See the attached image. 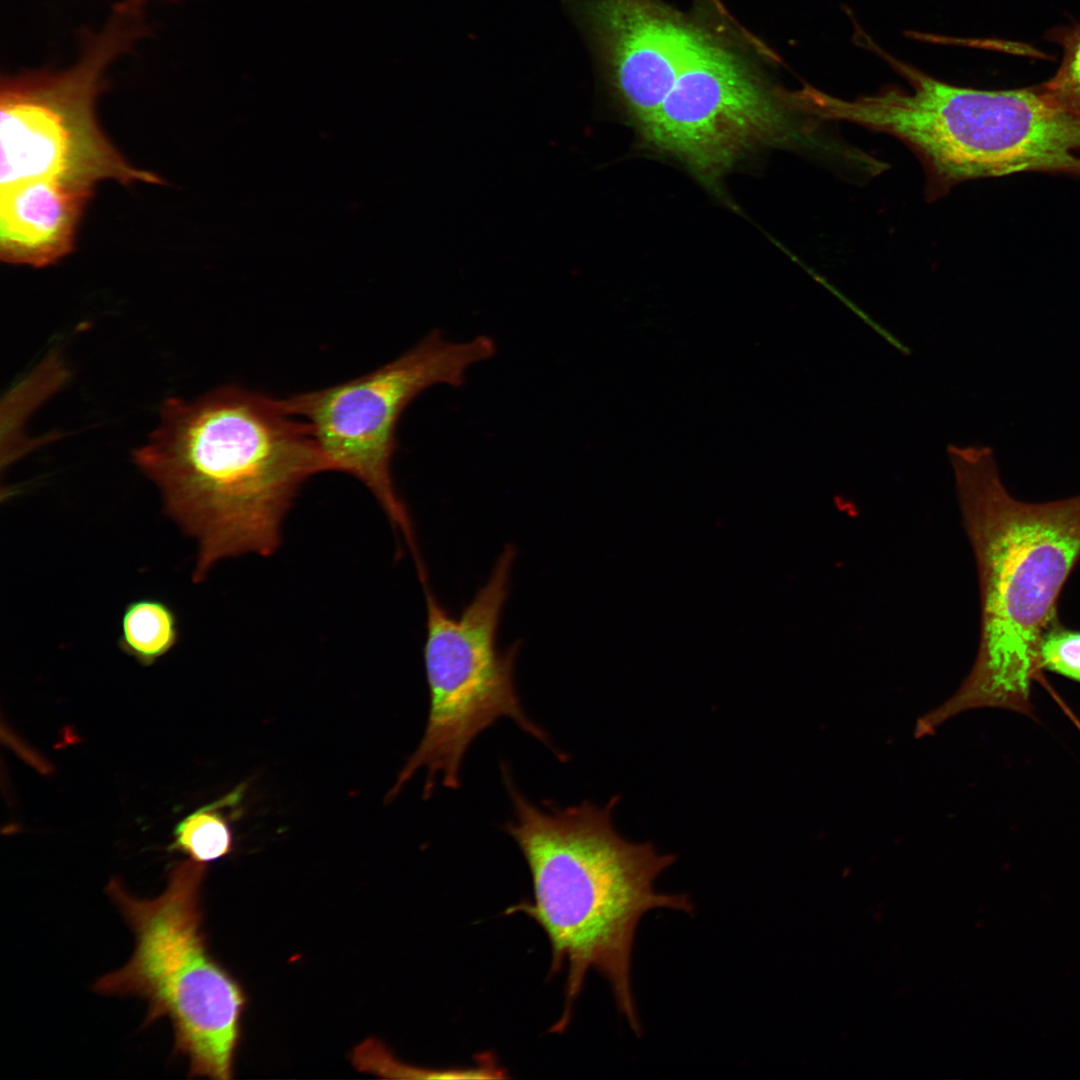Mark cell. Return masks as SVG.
Wrapping results in <instances>:
<instances>
[{
    "label": "cell",
    "mask_w": 1080,
    "mask_h": 1080,
    "mask_svg": "<svg viewBox=\"0 0 1080 1080\" xmlns=\"http://www.w3.org/2000/svg\"><path fill=\"white\" fill-rule=\"evenodd\" d=\"M615 87L641 131L706 38L648 0H598Z\"/></svg>",
    "instance_id": "cell-9"
},
{
    "label": "cell",
    "mask_w": 1080,
    "mask_h": 1080,
    "mask_svg": "<svg viewBox=\"0 0 1080 1080\" xmlns=\"http://www.w3.org/2000/svg\"><path fill=\"white\" fill-rule=\"evenodd\" d=\"M1050 39L1063 48L1055 75L1039 89L1057 105L1080 117V25L1055 29Z\"/></svg>",
    "instance_id": "cell-14"
},
{
    "label": "cell",
    "mask_w": 1080,
    "mask_h": 1080,
    "mask_svg": "<svg viewBox=\"0 0 1080 1080\" xmlns=\"http://www.w3.org/2000/svg\"><path fill=\"white\" fill-rule=\"evenodd\" d=\"M179 633L177 615L168 604L142 598L124 608L118 646L141 665L149 666L177 644Z\"/></svg>",
    "instance_id": "cell-11"
},
{
    "label": "cell",
    "mask_w": 1080,
    "mask_h": 1080,
    "mask_svg": "<svg viewBox=\"0 0 1080 1080\" xmlns=\"http://www.w3.org/2000/svg\"><path fill=\"white\" fill-rule=\"evenodd\" d=\"M947 452L976 555L982 622L971 673L934 717L944 723L977 708L1031 716L1041 639L1080 561V494L1021 501L1005 487L991 448L952 444Z\"/></svg>",
    "instance_id": "cell-3"
},
{
    "label": "cell",
    "mask_w": 1080,
    "mask_h": 1080,
    "mask_svg": "<svg viewBox=\"0 0 1080 1080\" xmlns=\"http://www.w3.org/2000/svg\"><path fill=\"white\" fill-rule=\"evenodd\" d=\"M1039 662L1042 670L1080 682V631L1054 621L1041 639Z\"/></svg>",
    "instance_id": "cell-15"
},
{
    "label": "cell",
    "mask_w": 1080,
    "mask_h": 1080,
    "mask_svg": "<svg viewBox=\"0 0 1080 1080\" xmlns=\"http://www.w3.org/2000/svg\"><path fill=\"white\" fill-rule=\"evenodd\" d=\"M503 770L514 813L504 831L526 861L533 896L506 914H526L543 929L551 947L549 977L567 970L563 1011L550 1032L567 1029L586 975L595 970L609 983L632 1032L640 1035L630 972L638 924L654 909L694 912L686 894L654 888L676 857L618 834L611 816L618 796L604 807L585 801L544 809L527 800Z\"/></svg>",
    "instance_id": "cell-2"
},
{
    "label": "cell",
    "mask_w": 1080,
    "mask_h": 1080,
    "mask_svg": "<svg viewBox=\"0 0 1080 1080\" xmlns=\"http://www.w3.org/2000/svg\"><path fill=\"white\" fill-rule=\"evenodd\" d=\"M205 874L204 863H176L166 889L153 899L134 897L116 879L109 882L106 893L133 931L135 949L122 968L100 977L93 990L147 1000L144 1026L170 1020L173 1055L188 1058L190 1078L228 1080L245 997L207 948L201 910Z\"/></svg>",
    "instance_id": "cell-4"
},
{
    "label": "cell",
    "mask_w": 1080,
    "mask_h": 1080,
    "mask_svg": "<svg viewBox=\"0 0 1080 1080\" xmlns=\"http://www.w3.org/2000/svg\"><path fill=\"white\" fill-rule=\"evenodd\" d=\"M788 104L706 37L642 133L655 148L713 180L759 144L816 142V125H798Z\"/></svg>",
    "instance_id": "cell-8"
},
{
    "label": "cell",
    "mask_w": 1080,
    "mask_h": 1080,
    "mask_svg": "<svg viewBox=\"0 0 1080 1080\" xmlns=\"http://www.w3.org/2000/svg\"><path fill=\"white\" fill-rule=\"evenodd\" d=\"M134 459L197 544L195 582L222 560L276 552L298 491L329 472L308 426L281 399L232 385L165 401Z\"/></svg>",
    "instance_id": "cell-1"
},
{
    "label": "cell",
    "mask_w": 1080,
    "mask_h": 1080,
    "mask_svg": "<svg viewBox=\"0 0 1080 1080\" xmlns=\"http://www.w3.org/2000/svg\"><path fill=\"white\" fill-rule=\"evenodd\" d=\"M353 1063L361 1071L389 1079H499L506 1071L488 1053L478 1056L475 1066L430 1069L402 1063L377 1040L368 1039L353 1052Z\"/></svg>",
    "instance_id": "cell-13"
},
{
    "label": "cell",
    "mask_w": 1080,
    "mask_h": 1080,
    "mask_svg": "<svg viewBox=\"0 0 1080 1080\" xmlns=\"http://www.w3.org/2000/svg\"><path fill=\"white\" fill-rule=\"evenodd\" d=\"M243 793L244 786L240 785L184 818L174 830V841L169 849L183 852L204 864L229 854L233 846L232 831L220 809L236 805Z\"/></svg>",
    "instance_id": "cell-12"
},
{
    "label": "cell",
    "mask_w": 1080,
    "mask_h": 1080,
    "mask_svg": "<svg viewBox=\"0 0 1080 1080\" xmlns=\"http://www.w3.org/2000/svg\"><path fill=\"white\" fill-rule=\"evenodd\" d=\"M515 549L507 545L486 583L461 614L444 609L423 582L426 622L423 659L429 709L423 736L400 771L386 800L394 799L415 773L426 771L424 795L433 792L437 776L457 789L464 755L484 730L507 717L523 731L551 747L547 734L522 708L516 693L514 666L518 646L505 652L497 646L498 627L506 603Z\"/></svg>",
    "instance_id": "cell-5"
},
{
    "label": "cell",
    "mask_w": 1080,
    "mask_h": 1080,
    "mask_svg": "<svg viewBox=\"0 0 1080 1080\" xmlns=\"http://www.w3.org/2000/svg\"><path fill=\"white\" fill-rule=\"evenodd\" d=\"M495 352L487 336L453 342L435 329L366 374L281 399L284 408L308 426L329 472L350 475L374 496L416 565L422 559L414 526L392 475L398 422L419 394L439 384H464L469 368Z\"/></svg>",
    "instance_id": "cell-7"
},
{
    "label": "cell",
    "mask_w": 1080,
    "mask_h": 1080,
    "mask_svg": "<svg viewBox=\"0 0 1080 1080\" xmlns=\"http://www.w3.org/2000/svg\"><path fill=\"white\" fill-rule=\"evenodd\" d=\"M94 188L55 178L0 188L1 260L43 268L71 254Z\"/></svg>",
    "instance_id": "cell-10"
},
{
    "label": "cell",
    "mask_w": 1080,
    "mask_h": 1080,
    "mask_svg": "<svg viewBox=\"0 0 1080 1080\" xmlns=\"http://www.w3.org/2000/svg\"><path fill=\"white\" fill-rule=\"evenodd\" d=\"M142 8L143 0L119 3L104 30L87 37L79 62L70 69L2 77L0 188L41 178L92 187L103 180L127 186L164 183L122 156L95 110L105 88V69L143 32Z\"/></svg>",
    "instance_id": "cell-6"
}]
</instances>
